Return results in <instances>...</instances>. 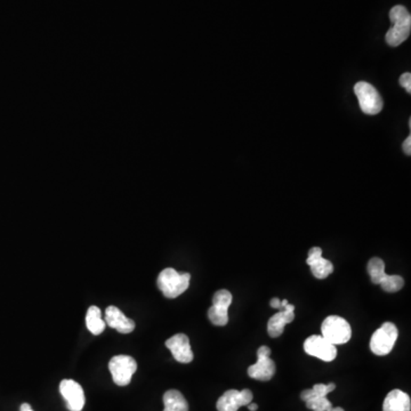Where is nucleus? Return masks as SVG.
I'll return each instance as SVG.
<instances>
[{
	"mask_svg": "<svg viewBox=\"0 0 411 411\" xmlns=\"http://www.w3.org/2000/svg\"><path fill=\"white\" fill-rule=\"evenodd\" d=\"M392 28L387 31L385 40L392 47H398L405 43L410 36L411 15L408 10L402 5H396L390 12Z\"/></svg>",
	"mask_w": 411,
	"mask_h": 411,
	"instance_id": "nucleus-1",
	"label": "nucleus"
},
{
	"mask_svg": "<svg viewBox=\"0 0 411 411\" xmlns=\"http://www.w3.org/2000/svg\"><path fill=\"white\" fill-rule=\"evenodd\" d=\"M190 280V274H180L175 269L167 267L158 276V288L163 292L165 297L173 299L187 292Z\"/></svg>",
	"mask_w": 411,
	"mask_h": 411,
	"instance_id": "nucleus-2",
	"label": "nucleus"
},
{
	"mask_svg": "<svg viewBox=\"0 0 411 411\" xmlns=\"http://www.w3.org/2000/svg\"><path fill=\"white\" fill-rule=\"evenodd\" d=\"M321 332H323V337L334 345L347 343L352 337V328L350 323L338 316L325 318L321 325Z\"/></svg>",
	"mask_w": 411,
	"mask_h": 411,
	"instance_id": "nucleus-3",
	"label": "nucleus"
},
{
	"mask_svg": "<svg viewBox=\"0 0 411 411\" xmlns=\"http://www.w3.org/2000/svg\"><path fill=\"white\" fill-rule=\"evenodd\" d=\"M398 336H399V330L394 323H383L372 336L370 350L376 356H387L396 345Z\"/></svg>",
	"mask_w": 411,
	"mask_h": 411,
	"instance_id": "nucleus-4",
	"label": "nucleus"
},
{
	"mask_svg": "<svg viewBox=\"0 0 411 411\" xmlns=\"http://www.w3.org/2000/svg\"><path fill=\"white\" fill-rule=\"evenodd\" d=\"M354 93L359 100L360 108L363 114L375 116L381 112L383 109V100L377 89L372 85L365 81H359L354 86Z\"/></svg>",
	"mask_w": 411,
	"mask_h": 411,
	"instance_id": "nucleus-5",
	"label": "nucleus"
},
{
	"mask_svg": "<svg viewBox=\"0 0 411 411\" xmlns=\"http://www.w3.org/2000/svg\"><path fill=\"white\" fill-rule=\"evenodd\" d=\"M336 389L334 383L316 384L311 390H305L302 392L301 398L307 408L314 411H328L332 408V402L327 399L329 393Z\"/></svg>",
	"mask_w": 411,
	"mask_h": 411,
	"instance_id": "nucleus-6",
	"label": "nucleus"
},
{
	"mask_svg": "<svg viewBox=\"0 0 411 411\" xmlns=\"http://www.w3.org/2000/svg\"><path fill=\"white\" fill-rule=\"evenodd\" d=\"M112 379L118 386H126L132 381L133 375L137 370V363L132 356H116L109 363Z\"/></svg>",
	"mask_w": 411,
	"mask_h": 411,
	"instance_id": "nucleus-7",
	"label": "nucleus"
},
{
	"mask_svg": "<svg viewBox=\"0 0 411 411\" xmlns=\"http://www.w3.org/2000/svg\"><path fill=\"white\" fill-rule=\"evenodd\" d=\"M232 294L221 289L213 296V306L208 310V318L213 325L223 327L229 323V307L232 304Z\"/></svg>",
	"mask_w": 411,
	"mask_h": 411,
	"instance_id": "nucleus-8",
	"label": "nucleus"
},
{
	"mask_svg": "<svg viewBox=\"0 0 411 411\" xmlns=\"http://www.w3.org/2000/svg\"><path fill=\"white\" fill-rule=\"evenodd\" d=\"M270 347L261 346L257 350V363L248 368L249 377L257 381L267 382L276 374V363L271 359Z\"/></svg>",
	"mask_w": 411,
	"mask_h": 411,
	"instance_id": "nucleus-9",
	"label": "nucleus"
},
{
	"mask_svg": "<svg viewBox=\"0 0 411 411\" xmlns=\"http://www.w3.org/2000/svg\"><path fill=\"white\" fill-rule=\"evenodd\" d=\"M304 351L311 356L323 360L325 363L334 361L337 356V349L334 344L329 343L325 338L319 335H314L304 342Z\"/></svg>",
	"mask_w": 411,
	"mask_h": 411,
	"instance_id": "nucleus-10",
	"label": "nucleus"
},
{
	"mask_svg": "<svg viewBox=\"0 0 411 411\" xmlns=\"http://www.w3.org/2000/svg\"><path fill=\"white\" fill-rule=\"evenodd\" d=\"M60 392L67 402L70 411H81L85 405V393L79 383L72 379H65L60 384Z\"/></svg>",
	"mask_w": 411,
	"mask_h": 411,
	"instance_id": "nucleus-11",
	"label": "nucleus"
},
{
	"mask_svg": "<svg viewBox=\"0 0 411 411\" xmlns=\"http://www.w3.org/2000/svg\"><path fill=\"white\" fill-rule=\"evenodd\" d=\"M252 392L248 389L243 391L229 390L218 399L216 408L218 411H238L243 405L252 401Z\"/></svg>",
	"mask_w": 411,
	"mask_h": 411,
	"instance_id": "nucleus-12",
	"label": "nucleus"
},
{
	"mask_svg": "<svg viewBox=\"0 0 411 411\" xmlns=\"http://www.w3.org/2000/svg\"><path fill=\"white\" fill-rule=\"evenodd\" d=\"M166 346L172 352L177 363H190L194 360V352L191 350L190 339L184 334H176L166 341Z\"/></svg>",
	"mask_w": 411,
	"mask_h": 411,
	"instance_id": "nucleus-13",
	"label": "nucleus"
},
{
	"mask_svg": "<svg viewBox=\"0 0 411 411\" xmlns=\"http://www.w3.org/2000/svg\"><path fill=\"white\" fill-rule=\"evenodd\" d=\"M306 263L310 265L311 272L316 279H325L334 272V265L332 262L323 257V249L319 247L311 249Z\"/></svg>",
	"mask_w": 411,
	"mask_h": 411,
	"instance_id": "nucleus-14",
	"label": "nucleus"
},
{
	"mask_svg": "<svg viewBox=\"0 0 411 411\" xmlns=\"http://www.w3.org/2000/svg\"><path fill=\"white\" fill-rule=\"evenodd\" d=\"M295 319V306L287 304L283 310L271 316L267 323V332L272 338H278L283 334L285 325L292 323Z\"/></svg>",
	"mask_w": 411,
	"mask_h": 411,
	"instance_id": "nucleus-15",
	"label": "nucleus"
},
{
	"mask_svg": "<svg viewBox=\"0 0 411 411\" xmlns=\"http://www.w3.org/2000/svg\"><path fill=\"white\" fill-rule=\"evenodd\" d=\"M105 323L121 334H129L135 329V323L127 318L117 306H109L105 310Z\"/></svg>",
	"mask_w": 411,
	"mask_h": 411,
	"instance_id": "nucleus-16",
	"label": "nucleus"
},
{
	"mask_svg": "<svg viewBox=\"0 0 411 411\" xmlns=\"http://www.w3.org/2000/svg\"><path fill=\"white\" fill-rule=\"evenodd\" d=\"M411 400L407 393L401 390H393L384 400L383 411H410Z\"/></svg>",
	"mask_w": 411,
	"mask_h": 411,
	"instance_id": "nucleus-17",
	"label": "nucleus"
},
{
	"mask_svg": "<svg viewBox=\"0 0 411 411\" xmlns=\"http://www.w3.org/2000/svg\"><path fill=\"white\" fill-rule=\"evenodd\" d=\"M163 411H189L184 396L177 390H169L163 396Z\"/></svg>",
	"mask_w": 411,
	"mask_h": 411,
	"instance_id": "nucleus-18",
	"label": "nucleus"
},
{
	"mask_svg": "<svg viewBox=\"0 0 411 411\" xmlns=\"http://www.w3.org/2000/svg\"><path fill=\"white\" fill-rule=\"evenodd\" d=\"M105 320L102 319L101 310L97 306L89 307L86 314V325L89 332L97 336L105 332Z\"/></svg>",
	"mask_w": 411,
	"mask_h": 411,
	"instance_id": "nucleus-19",
	"label": "nucleus"
},
{
	"mask_svg": "<svg viewBox=\"0 0 411 411\" xmlns=\"http://www.w3.org/2000/svg\"><path fill=\"white\" fill-rule=\"evenodd\" d=\"M368 274L370 276L372 283L379 285L387 276L385 274V263L383 260L378 257H374L368 262Z\"/></svg>",
	"mask_w": 411,
	"mask_h": 411,
	"instance_id": "nucleus-20",
	"label": "nucleus"
},
{
	"mask_svg": "<svg viewBox=\"0 0 411 411\" xmlns=\"http://www.w3.org/2000/svg\"><path fill=\"white\" fill-rule=\"evenodd\" d=\"M379 285L386 292H396L403 288L405 280L400 276H389L387 274L385 279Z\"/></svg>",
	"mask_w": 411,
	"mask_h": 411,
	"instance_id": "nucleus-21",
	"label": "nucleus"
},
{
	"mask_svg": "<svg viewBox=\"0 0 411 411\" xmlns=\"http://www.w3.org/2000/svg\"><path fill=\"white\" fill-rule=\"evenodd\" d=\"M400 85L405 89V92L410 94L411 93V74L409 72L402 74L400 77Z\"/></svg>",
	"mask_w": 411,
	"mask_h": 411,
	"instance_id": "nucleus-22",
	"label": "nucleus"
},
{
	"mask_svg": "<svg viewBox=\"0 0 411 411\" xmlns=\"http://www.w3.org/2000/svg\"><path fill=\"white\" fill-rule=\"evenodd\" d=\"M403 151H405V154L407 156H410L411 154V136H408V137L405 138V142H403Z\"/></svg>",
	"mask_w": 411,
	"mask_h": 411,
	"instance_id": "nucleus-23",
	"label": "nucleus"
},
{
	"mask_svg": "<svg viewBox=\"0 0 411 411\" xmlns=\"http://www.w3.org/2000/svg\"><path fill=\"white\" fill-rule=\"evenodd\" d=\"M271 307H274V309H278V310H281V301H280L279 298H272L270 302Z\"/></svg>",
	"mask_w": 411,
	"mask_h": 411,
	"instance_id": "nucleus-24",
	"label": "nucleus"
},
{
	"mask_svg": "<svg viewBox=\"0 0 411 411\" xmlns=\"http://www.w3.org/2000/svg\"><path fill=\"white\" fill-rule=\"evenodd\" d=\"M20 410H21V411H34V409H32V407H31V405H29V403H23V405H21V408H20Z\"/></svg>",
	"mask_w": 411,
	"mask_h": 411,
	"instance_id": "nucleus-25",
	"label": "nucleus"
},
{
	"mask_svg": "<svg viewBox=\"0 0 411 411\" xmlns=\"http://www.w3.org/2000/svg\"><path fill=\"white\" fill-rule=\"evenodd\" d=\"M248 409L250 411H256L258 409V405H256V403H252V402H250V403L248 405Z\"/></svg>",
	"mask_w": 411,
	"mask_h": 411,
	"instance_id": "nucleus-26",
	"label": "nucleus"
},
{
	"mask_svg": "<svg viewBox=\"0 0 411 411\" xmlns=\"http://www.w3.org/2000/svg\"><path fill=\"white\" fill-rule=\"evenodd\" d=\"M328 411H345L344 410L343 408H341V407H336V408H332L330 409V410Z\"/></svg>",
	"mask_w": 411,
	"mask_h": 411,
	"instance_id": "nucleus-27",
	"label": "nucleus"
}]
</instances>
